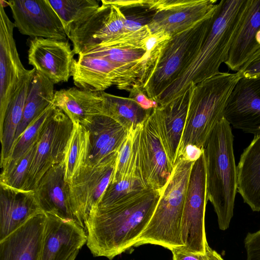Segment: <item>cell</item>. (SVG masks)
<instances>
[{"label": "cell", "mask_w": 260, "mask_h": 260, "mask_svg": "<svg viewBox=\"0 0 260 260\" xmlns=\"http://www.w3.org/2000/svg\"><path fill=\"white\" fill-rule=\"evenodd\" d=\"M161 192L145 188L110 206L93 208L85 223L91 253L112 259L133 247L149 223Z\"/></svg>", "instance_id": "6da1fadb"}, {"label": "cell", "mask_w": 260, "mask_h": 260, "mask_svg": "<svg viewBox=\"0 0 260 260\" xmlns=\"http://www.w3.org/2000/svg\"><path fill=\"white\" fill-rule=\"evenodd\" d=\"M246 0L217 2L208 32L198 52L177 79L156 99L164 106L182 95L190 87L220 73L240 25Z\"/></svg>", "instance_id": "7a4b0ae2"}, {"label": "cell", "mask_w": 260, "mask_h": 260, "mask_svg": "<svg viewBox=\"0 0 260 260\" xmlns=\"http://www.w3.org/2000/svg\"><path fill=\"white\" fill-rule=\"evenodd\" d=\"M231 124L223 117L203 148L206 166L207 200L212 204L219 228L227 229L233 216L237 191V166Z\"/></svg>", "instance_id": "3957f363"}, {"label": "cell", "mask_w": 260, "mask_h": 260, "mask_svg": "<svg viewBox=\"0 0 260 260\" xmlns=\"http://www.w3.org/2000/svg\"><path fill=\"white\" fill-rule=\"evenodd\" d=\"M242 78L240 71L219 74L193 85L177 159L188 145L202 149L216 125L224 117L230 95Z\"/></svg>", "instance_id": "277c9868"}, {"label": "cell", "mask_w": 260, "mask_h": 260, "mask_svg": "<svg viewBox=\"0 0 260 260\" xmlns=\"http://www.w3.org/2000/svg\"><path fill=\"white\" fill-rule=\"evenodd\" d=\"M194 162L178 157L154 213L133 247L161 246L171 251L183 247L181 223L188 180Z\"/></svg>", "instance_id": "5b68a950"}, {"label": "cell", "mask_w": 260, "mask_h": 260, "mask_svg": "<svg viewBox=\"0 0 260 260\" xmlns=\"http://www.w3.org/2000/svg\"><path fill=\"white\" fill-rule=\"evenodd\" d=\"M214 10L206 17L173 36L162 45L158 55L146 68L139 83L148 98L155 102L186 68L208 32Z\"/></svg>", "instance_id": "8992f818"}, {"label": "cell", "mask_w": 260, "mask_h": 260, "mask_svg": "<svg viewBox=\"0 0 260 260\" xmlns=\"http://www.w3.org/2000/svg\"><path fill=\"white\" fill-rule=\"evenodd\" d=\"M145 68L143 62L133 66L117 64L98 52L89 50L75 59L72 77L79 89L99 92L115 85L119 89L128 91L140 81Z\"/></svg>", "instance_id": "52a82bcc"}, {"label": "cell", "mask_w": 260, "mask_h": 260, "mask_svg": "<svg viewBox=\"0 0 260 260\" xmlns=\"http://www.w3.org/2000/svg\"><path fill=\"white\" fill-rule=\"evenodd\" d=\"M151 109L148 110L145 118L135 128L136 172L145 188L161 191L174 167L162 145Z\"/></svg>", "instance_id": "ba28073f"}, {"label": "cell", "mask_w": 260, "mask_h": 260, "mask_svg": "<svg viewBox=\"0 0 260 260\" xmlns=\"http://www.w3.org/2000/svg\"><path fill=\"white\" fill-rule=\"evenodd\" d=\"M73 126L69 117L55 107L41 131L22 190H35L43 175L62 162Z\"/></svg>", "instance_id": "9c48e42d"}, {"label": "cell", "mask_w": 260, "mask_h": 260, "mask_svg": "<svg viewBox=\"0 0 260 260\" xmlns=\"http://www.w3.org/2000/svg\"><path fill=\"white\" fill-rule=\"evenodd\" d=\"M207 203L206 166L203 154L194 162L185 196L181 223V240L186 252L202 253L209 246L205 228Z\"/></svg>", "instance_id": "30bf717a"}, {"label": "cell", "mask_w": 260, "mask_h": 260, "mask_svg": "<svg viewBox=\"0 0 260 260\" xmlns=\"http://www.w3.org/2000/svg\"><path fill=\"white\" fill-rule=\"evenodd\" d=\"M154 11L147 25L151 34L164 31L171 37L192 26L208 16L217 0H144Z\"/></svg>", "instance_id": "8fae6325"}, {"label": "cell", "mask_w": 260, "mask_h": 260, "mask_svg": "<svg viewBox=\"0 0 260 260\" xmlns=\"http://www.w3.org/2000/svg\"><path fill=\"white\" fill-rule=\"evenodd\" d=\"M116 160L96 166L86 164L69 183L73 213L76 222L85 230L90 211L110 182Z\"/></svg>", "instance_id": "7c38bea8"}, {"label": "cell", "mask_w": 260, "mask_h": 260, "mask_svg": "<svg viewBox=\"0 0 260 260\" xmlns=\"http://www.w3.org/2000/svg\"><path fill=\"white\" fill-rule=\"evenodd\" d=\"M101 2L102 5L69 35L75 54L85 52L125 33V16L120 8L104 0Z\"/></svg>", "instance_id": "4fadbf2b"}, {"label": "cell", "mask_w": 260, "mask_h": 260, "mask_svg": "<svg viewBox=\"0 0 260 260\" xmlns=\"http://www.w3.org/2000/svg\"><path fill=\"white\" fill-rule=\"evenodd\" d=\"M11 10L14 23L22 35L66 41L67 35L59 16L48 0L6 2Z\"/></svg>", "instance_id": "5bb4252c"}, {"label": "cell", "mask_w": 260, "mask_h": 260, "mask_svg": "<svg viewBox=\"0 0 260 260\" xmlns=\"http://www.w3.org/2000/svg\"><path fill=\"white\" fill-rule=\"evenodd\" d=\"M75 54L67 40L36 37L29 43V64L54 84L67 82L72 77Z\"/></svg>", "instance_id": "9a60e30c"}, {"label": "cell", "mask_w": 260, "mask_h": 260, "mask_svg": "<svg viewBox=\"0 0 260 260\" xmlns=\"http://www.w3.org/2000/svg\"><path fill=\"white\" fill-rule=\"evenodd\" d=\"M46 214L39 260H75L79 251L87 242L85 230L74 220Z\"/></svg>", "instance_id": "2e32d148"}, {"label": "cell", "mask_w": 260, "mask_h": 260, "mask_svg": "<svg viewBox=\"0 0 260 260\" xmlns=\"http://www.w3.org/2000/svg\"><path fill=\"white\" fill-rule=\"evenodd\" d=\"M15 27L0 4V128L11 95L16 86L27 73L23 67L13 37Z\"/></svg>", "instance_id": "e0dca14e"}, {"label": "cell", "mask_w": 260, "mask_h": 260, "mask_svg": "<svg viewBox=\"0 0 260 260\" xmlns=\"http://www.w3.org/2000/svg\"><path fill=\"white\" fill-rule=\"evenodd\" d=\"M224 117L235 128L260 135V76L240 79L230 95Z\"/></svg>", "instance_id": "ac0fdd59"}, {"label": "cell", "mask_w": 260, "mask_h": 260, "mask_svg": "<svg viewBox=\"0 0 260 260\" xmlns=\"http://www.w3.org/2000/svg\"><path fill=\"white\" fill-rule=\"evenodd\" d=\"M191 87L164 106L151 109V114L167 156L174 167L186 119Z\"/></svg>", "instance_id": "d6986e66"}, {"label": "cell", "mask_w": 260, "mask_h": 260, "mask_svg": "<svg viewBox=\"0 0 260 260\" xmlns=\"http://www.w3.org/2000/svg\"><path fill=\"white\" fill-rule=\"evenodd\" d=\"M0 241L35 215L44 213L35 190H18L0 184Z\"/></svg>", "instance_id": "ffe728a7"}, {"label": "cell", "mask_w": 260, "mask_h": 260, "mask_svg": "<svg viewBox=\"0 0 260 260\" xmlns=\"http://www.w3.org/2000/svg\"><path fill=\"white\" fill-rule=\"evenodd\" d=\"M46 219L38 214L0 241V260H39Z\"/></svg>", "instance_id": "44dd1931"}, {"label": "cell", "mask_w": 260, "mask_h": 260, "mask_svg": "<svg viewBox=\"0 0 260 260\" xmlns=\"http://www.w3.org/2000/svg\"><path fill=\"white\" fill-rule=\"evenodd\" d=\"M35 191L44 213L76 222L71 206L69 185L65 180L62 162L52 167L43 175Z\"/></svg>", "instance_id": "7402d4cb"}, {"label": "cell", "mask_w": 260, "mask_h": 260, "mask_svg": "<svg viewBox=\"0 0 260 260\" xmlns=\"http://www.w3.org/2000/svg\"><path fill=\"white\" fill-rule=\"evenodd\" d=\"M260 30V0H246L239 27L225 64L238 72L258 49L256 37Z\"/></svg>", "instance_id": "603a6c76"}, {"label": "cell", "mask_w": 260, "mask_h": 260, "mask_svg": "<svg viewBox=\"0 0 260 260\" xmlns=\"http://www.w3.org/2000/svg\"><path fill=\"white\" fill-rule=\"evenodd\" d=\"M53 105L61 110L73 123L83 126L98 115H104L101 91H92L72 87L55 92Z\"/></svg>", "instance_id": "cb8c5ba5"}, {"label": "cell", "mask_w": 260, "mask_h": 260, "mask_svg": "<svg viewBox=\"0 0 260 260\" xmlns=\"http://www.w3.org/2000/svg\"><path fill=\"white\" fill-rule=\"evenodd\" d=\"M237 172V192L253 211H260V135L243 150Z\"/></svg>", "instance_id": "d4e9b609"}, {"label": "cell", "mask_w": 260, "mask_h": 260, "mask_svg": "<svg viewBox=\"0 0 260 260\" xmlns=\"http://www.w3.org/2000/svg\"><path fill=\"white\" fill-rule=\"evenodd\" d=\"M35 71L34 69L28 70L11 95L3 124L0 128L1 165L8 158L11 153L16 132L22 118L30 83Z\"/></svg>", "instance_id": "484cf974"}, {"label": "cell", "mask_w": 260, "mask_h": 260, "mask_svg": "<svg viewBox=\"0 0 260 260\" xmlns=\"http://www.w3.org/2000/svg\"><path fill=\"white\" fill-rule=\"evenodd\" d=\"M54 85L46 76L35 71L30 83L22 118L17 127L13 144L32 121L53 104L55 92Z\"/></svg>", "instance_id": "4316f807"}, {"label": "cell", "mask_w": 260, "mask_h": 260, "mask_svg": "<svg viewBox=\"0 0 260 260\" xmlns=\"http://www.w3.org/2000/svg\"><path fill=\"white\" fill-rule=\"evenodd\" d=\"M73 124L62 161L65 180L68 183H70L86 165L90 149L87 129L79 122Z\"/></svg>", "instance_id": "83f0119b"}, {"label": "cell", "mask_w": 260, "mask_h": 260, "mask_svg": "<svg viewBox=\"0 0 260 260\" xmlns=\"http://www.w3.org/2000/svg\"><path fill=\"white\" fill-rule=\"evenodd\" d=\"M104 115L120 124L128 131L135 128L145 118L148 110L129 98L119 96L101 91Z\"/></svg>", "instance_id": "f1b7e54d"}, {"label": "cell", "mask_w": 260, "mask_h": 260, "mask_svg": "<svg viewBox=\"0 0 260 260\" xmlns=\"http://www.w3.org/2000/svg\"><path fill=\"white\" fill-rule=\"evenodd\" d=\"M48 2L60 19L67 37L72 30L100 7L96 0H51Z\"/></svg>", "instance_id": "f546056e"}, {"label": "cell", "mask_w": 260, "mask_h": 260, "mask_svg": "<svg viewBox=\"0 0 260 260\" xmlns=\"http://www.w3.org/2000/svg\"><path fill=\"white\" fill-rule=\"evenodd\" d=\"M55 106L52 104L35 118L14 143L8 158L1 165L2 170L16 163L38 140L41 131Z\"/></svg>", "instance_id": "4dcf8cb0"}, {"label": "cell", "mask_w": 260, "mask_h": 260, "mask_svg": "<svg viewBox=\"0 0 260 260\" xmlns=\"http://www.w3.org/2000/svg\"><path fill=\"white\" fill-rule=\"evenodd\" d=\"M84 127L89 132L90 144L87 164L95 157L114 135L125 129L116 121L104 115L94 117L91 122Z\"/></svg>", "instance_id": "1f68e13d"}, {"label": "cell", "mask_w": 260, "mask_h": 260, "mask_svg": "<svg viewBox=\"0 0 260 260\" xmlns=\"http://www.w3.org/2000/svg\"><path fill=\"white\" fill-rule=\"evenodd\" d=\"M95 51L110 61L122 66H133L143 62L146 67V49L122 45L101 44L88 50Z\"/></svg>", "instance_id": "d6a6232c"}, {"label": "cell", "mask_w": 260, "mask_h": 260, "mask_svg": "<svg viewBox=\"0 0 260 260\" xmlns=\"http://www.w3.org/2000/svg\"><path fill=\"white\" fill-rule=\"evenodd\" d=\"M135 131V128L128 131L120 147L110 181L111 183L131 178H138L136 172L134 147Z\"/></svg>", "instance_id": "836d02e7"}, {"label": "cell", "mask_w": 260, "mask_h": 260, "mask_svg": "<svg viewBox=\"0 0 260 260\" xmlns=\"http://www.w3.org/2000/svg\"><path fill=\"white\" fill-rule=\"evenodd\" d=\"M37 142L16 163L2 170L0 176L1 185L15 189H22L36 151Z\"/></svg>", "instance_id": "e575fe53"}, {"label": "cell", "mask_w": 260, "mask_h": 260, "mask_svg": "<svg viewBox=\"0 0 260 260\" xmlns=\"http://www.w3.org/2000/svg\"><path fill=\"white\" fill-rule=\"evenodd\" d=\"M143 188H145L140 180L137 178H131L115 182H110L98 204L94 207L102 208L110 206L129 194Z\"/></svg>", "instance_id": "d590c367"}, {"label": "cell", "mask_w": 260, "mask_h": 260, "mask_svg": "<svg viewBox=\"0 0 260 260\" xmlns=\"http://www.w3.org/2000/svg\"><path fill=\"white\" fill-rule=\"evenodd\" d=\"M171 251L172 260H223L221 255L209 246L204 254L186 252L180 249H174Z\"/></svg>", "instance_id": "8d00e7d4"}, {"label": "cell", "mask_w": 260, "mask_h": 260, "mask_svg": "<svg viewBox=\"0 0 260 260\" xmlns=\"http://www.w3.org/2000/svg\"><path fill=\"white\" fill-rule=\"evenodd\" d=\"M247 253L246 260H260V230L249 233L244 239Z\"/></svg>", "instance_id": "74e56055"}, {"label": "cell", "mask_w": 260, "mask_h": 260, "mask_svg": "<svg viewBox=\"0 0 260 260\" xmlns=\"http://www.w3.org/2000/svg\"><path fill=\"white\" fill-rule=\"evenodd\" d=\"M128 92H129L128 98L134 100L145 110L152 109L158 106L155 101L148 98L138 83L134 84Z\"/></svg>", "instance_id": "f35d334b"}, {"label": "cell", "mask_w": 260, "mask_h": 260, "mask_svg": "<svg viewBox=\"0 0 260 260\" xmlns=\"http://www.w3.org/2000/svg\"><path fill=\"white\" fill-rule=\"evenodd\" d=\"M242 78H253L260 76V49L247 61L240 70Z\"/></svg>", "instance_id": "ab89813d"}, {"label": "cell", "mask_w": 260, "mask_h": 260, "mask_svg": "<svg viewBox=\"0 0 260 260\" xmlns=\"http://www.w3.org/2000/svg\"><path fill=\"white\" fill-rule=\"evenodd\" d=\"M203 152V149L189 145L185 148L182 154L179 157H183L188 161L194 162L202 156Z\"/></svg>", "instance_id": "60d3db41"}]
</instances>
